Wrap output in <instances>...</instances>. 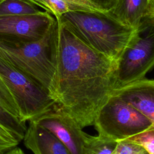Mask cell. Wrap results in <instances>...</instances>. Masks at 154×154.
Listing matches in <instances>:
<instances>
[{
    "label": "cell",
    "mask_w": 154,
    "mask_h": 154,
    "mask_svg": "<svg viewBox=\"0 0 154 154\" xmlns=\"http://www.w3.org/2000/svg\"><path fill=\"white\" fill-rule=\"evenodd\" d=\"M108 13L123 25L140 32L154 26V0H116Z\"/></svg>",
    "instance_id": "cell-9"
},
{
    "label": "cell",
    "mask_w": 154,
    "mask_h": 154,
    "mask_svg": "<svg viewBox=\"0 0 154 154\" xmlns=\"http://www.w3.org/2000/svg\"><path fill=\"white\" fill-rule=\"evenodd\" d=\"M55 19L86 45L115 62L141 32L123 25L108 12L72 11Z\"/></svg>",
    "instance_id": "cell-2"
},
{
    "label": "cell",
    "mask_w": 154,
    "mask_h": 154,
    "mask_svg": "<svg viewBox=\"0 0 154 154\" xmlns=\"http://www.w3.org/2000/svg\"><path fill=\"white\" fill-rule=\"evenodd\" d=\"M105 12L109 11L114 6L116 0H88Z\"/></svg>",
    "instance_id": "cell-21"
},
{
    "label": "cell",
    "mask_w": 154,
    "mask_h": 154,
    "mask_svg": "<svg viewBox=\"0 0 154 154\" xmlns=\"http://www.w3.org/2000/svg\"><path fill=\"white\" fill-rule=\"evenodd\" d=\"M46 4L50 13L55 17L72 11L82 10L79 7L74 5L64 0H43ZM83 11V10H82Z\"/></svg>",
    "instance_id": "cell-17"
},
{
    "label": "cell",
    "mask_w": 154,
    "mask_h": 154,
    "mask_svg": "<svg viewBox=\"0 0 154 154\" xmlns=\"http://www.w3.org/2000/svg\"><path fill=\"white\" fill-rule=\"evenodd\" d=\"M140 34L116 61V88L145 77L154 64L153 26Z\"/></svg>",
    "instance_id": "cell-6"
},
{
    "label": "cell",
    "mask_w": 154,
    "mask_h": 154,
    "mask_svg": "<svg viewBox=\"0 0 154 154\" xmlns=\"http://www.w3.org/2000/svg\"><path fill=\"white\" fill-rule=\"evenodd\" d=\"M55 20L45 10L34 14L0 16V40L14 42L40 40Z\"/></svg>",
    "instance_id": "cell-7"
},
{
    "label": "cell",
    "mask_w": 154,
    "mask_h": 154,
    "mask_svg": "<svg viewBox=\"0 0 154 154\" xmlns=\"http://www.w3.org/2000/svg\"><path fill=\"white\" fill-rule=\"evenodd\" d=\"M126 140L140 145L149 154H154V128L142 131Z\"/></svg>",
    "instance_id": "cell-15"
},
{
    "label": "cell",
    "mask_w": 154,
    "mask_h": 154,
    "mask_svg": "<svg viewBox=\"0 0 154 154\" xmlns=\"http://www.w3.org/2000/svg\"><path fill=\"white\" fill-rule=\"evenodd\" d=\"M23 1L28 2L30 4H33V5H37V7H41L45 11H48L50 13V11H49L46 4H45V2H44L43 0H23Z\"/></svg>",
    "instance_id": "cell-22"
},
{
    "label": "cell",
    "mask_w": 154,
    "mask_h": 154,
    "mask_svg": "<svg viewBox=\"0 0 154 154\" xmlns=\"http://www.w3.org/2000/svg\"><path fill=\"white\" fill-rule=\"evenodd\" d=\"M0 77L11 94L23 122L39 117L57 103L46 88L1 58Z\"/></svg>",
    "instance_id": "cell-4"
},
{
    "label": "cell",
    "mask_w": 154,
    "mask_h": 154,
    "mask_svg": "<svg viewBox=\"0 0 154 154\" xmlns=\"http://www.w3.org/2000/svg\"><path fill=\"white\" fill-rule=\"evenodd\" d=\"M111 154H149L143 147L126 139L117 141Z\"/></svg>",
    "instance_id": "cell-18"
},
{
    "label": "cell",
    "mask_w": 154,
    "mask_h": 154,
    "mask_svg": "<svg viewBox=\"0 0 154 154\" xmlns=\"http://www.w3.org/2000/svg\"><path fill=\"white\" fill-rule=\"evenodd\" d=\"M117 143V141L105 136L88 135L85 143L84 154H111Z\"/></svg>",
    "instance_id": "cell-13"
},
{
    "label": "cell",
    "mask_w": 154,
    "mask_h": 154,
    "mask_svg": "<svg viewBox=\"0 0 154 154\" xmlns=\"http://www.w3.org/2000/svg\"><path fill=\"white\" fill-rule=\"evenodd\" d=\"M4 154H25V153L22 151V149H20L19 147H16L11 149L10 150L5 152Z\"/></svg>",
    "instance_id": "cell-23"
},
{
    "label": "cell",
    "mask_w": 154,
    "mask_h": 154,
    "mask_svg": "<svg viewBox=\"0 0 154 154\" xmlns=\"http://www.w3.org/2000/svg\"><path fill=\"white\" fill-rule=\"evenodd\" d=\"M74 5L79 7L83 11L91 12H102L106 13L99 8L88 0H64Z\"/></svg>",
    "instance_id": "cell-20"
},
{
    "label": "cell",
    "mask_w": 154,
    "mask_h": 154,
    "mask_svg": "<svg viewBox=\"0 0 154 154\" xmlns=\"http://www.w3.org/2000/svg\"><path fill=\"white\" fill-rule=\"evenodd\" d=\"M0 125L9 131L19 143L23 140L27 128L26 122L13 116L1 105Z\"/></svg>",
    "instance_id": "cell-14"
},
{
    "label": "cell",
    "mask_w": 154,
    "mask_h": 154,
    "mask_svg": "<svg viewBox=\"0 0 154 154\" xmlns=\"http://www.w3.org/2000/svg\"><path fill=\"white\" fill-rule=\"evenodd\" d=\"M115 95L154 122V81L145 77L116 88Z\"/></svg>",
    "instance_id": "cell-10"
},
{
    "label": "cell",
    "mask_w": 154,
    "mask_h": 154,
    "mask_svg": "<svg viewBox=\"0 0 154 154\" xmlns=\"http://www.w3.org/2000/svg\"><path fill=\"white\" fill-rule=\"evenodd\" d=\"M93 125L98 135L119 141L154 128V122L111 94L97 112Z\"/></svg>",
    "instance_id": "cell-5"
},
{
    "label": "cell",
    "mask_w": 154,
    "mask_h": 154,
    "mask_svg": "<svg viewBox=\"0 0 154 154\" xmlns=\"http://www.w3.org/2000/svg\"><path fill=\"white\" fill-rule=\"evenodd\" d=\"M0 105L13 116L20 119L18 108L14 100L0 77Z\"/></svg>",
    "instance_id": "cell-16"
},
{
    "label": "cell",
    "mask_w": 154,
    "mask_h": 154,
    "mask_svg": "<svg viewBox=\"0 0 154 154\" xmlns=\"http://www.w3.org/2000/svg\"><path fill=\"white\" fill-rule=\"evenodd\" d=\"M58 22L56 70L52 97L83 128L116 88V62L81 40Z\"/></svg>",
    "instance_id": "cell-1"
},
{
    "label": "cell",
    "mask_w": 154,
    "mask_h": 154,
    "mask_svg": "<svg viewBox=\"0 0 154 154\" xmlns=\"http://www.w3.org/2000/svg\"><path fill=\"white\" fill-rule=\"evenodd\" d=\"M58 28L56 20L40 40L31 42L0 40V58L43 86L51 96L56 70Z\"/></svg>",
    "instance_id": "cell-3"
},
{
    "label": "cell",
    "mask_w": 154,
    "mask_h": 154,
    "mask_svg": "<svg viewBox=\"0 0 154 154\" xmlns=\"http://www.w3.org/2000/svg\"><path fill=\"white\" fill-rule=\"evenodd\" d=\"M22 141L34 154H72L52 132L33 121H29Z\"/></svg>",
    "instance_id": "cell-11"
},
{
    "label": "cell",
    "mask_w": 154,
    "mask_h": 154,
    "mask_svg": "<svg viewBox=\"0 0 154 154\" xmlns=\"http://www.w3.org/2000/svg\"><path fill=\"white\" fill-rule=\"evenodd\" d=\"M42 11L23 0H0V16L34 14Z\"/></svg>",
    "instance_id": "cell-12"
},
{
    "label": "cell",
    "mask_w": 154,
    "mask_h": 154,
    "mask_svg": "<svg viewBox=\"0 0 154 154\" xmlns=\"http://www.w3.org/2000/svg\"><path fill=\"white\" fill-rule=\"evenodd\" d=\"M19 143L9 131L0 125V154L17 147Z\"/></svg>",
    "instance_id": "cell-19"
},
{
    "label": "cell",
    "mask_w": 154,
    "mask_h": 154,
    "mask_svg": "<svg viewBox=\"0 0 154 154\" xmlns=\"http://www.w3.org/2000/svg\"><path fill=\"white\" fill-rule=\"evenodd\" d=\"M52 132L72 154H84V146L88 134L57 103L49 111L31 120Z\"/></svg>",
    "instance_id": "cell-8"
}]
</instances>
